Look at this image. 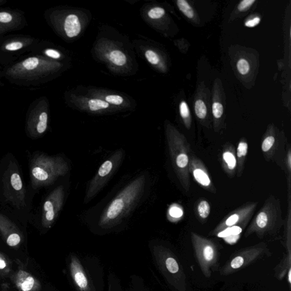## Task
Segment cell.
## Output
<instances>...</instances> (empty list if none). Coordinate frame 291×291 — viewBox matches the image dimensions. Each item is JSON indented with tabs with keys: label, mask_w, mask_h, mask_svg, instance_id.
<instances>
[{
	"label": "cell",
	"mask_w": 291,
	"mask_h": 291,
	"mask_svg": "<svg viewBox=\"0 0 291 291\" xmlns=\"http://www.w3.org/2000/svg\"><path fill=\"white\" fill-rule=\"evenodd\" d=\"M179 112L180 116L183 120L186 128L190 129L192 119L187 103L185 101L181 102L179 105Z\"/></svg>",
	"instance_id": "cb8c5ba5"
},
{
	"label": "cell",
	"mask_w": 291,
	"mask_h": 291,
	"mask_svg": "<svg viewBox=\"0 0 291 291\" xmlns=\"http://www.w3.org/2000/svg\"><path fill=\"white\" fill-rule=\"evenodd\" d=\"M64 188L60 185L49 195L43 204L42 224L43 227L50 228L55 222L63 206Z\"/></svg>",
	"instance_id": "4fadbf2b"
},
{
	"label": "cell",
	"mask_w": 291,
	"mask_h": 291,
	"mask_svg": "<svg viewBox=\"0 0 291 291\" xmlns=\"http://www.w3.org/2000/svg\"><path fill=\"white\" fill-rule=\"evenodd\" d=\"M108 291H150V288L143 277L136 274L130 276L128 286L124 288L119 277L110 272L108 275Z\"/></svg>",
	"instance_id": "5bb4252c"
},
{
	"label": "cell",
	"mask_w": 291,
	"mask_h": 291,
	"mask_svg": "<svg viewBox=\"0 0 291 291\" xmlns=\"http://www.w3.org/2000/svg\"><path fill=\"white\" fill-rule=\"evenodd\" d=\"M261 21V19L259 17H255L254 18L250 19L245 22V26L247 28H253L257 27Z\"/></svg>",
	"instance_id": "74e56055"
},
{
	"label": "cell",
	"mask_w": 291,
	"mask_h": 291,
	"mask_svg": "<svg viewBox=\"0 0 291 291\" xmlns=\"http://www.w3.org/2000/svg\"><path fill=\"white\" fill-rule=\"evenodd\" d=\"M243 230H244L239 227L228 228L217 234L216 237L226 238L233 236H240V234L242 233Z\"/></svg>",
	"instance_id": "4316f807"
},
{
	"label": "cell",
	"mask_w": 291,
	"mask_h": 291,
	"mask_svg": "<svg viewBox=\"0 0 291 291\" xmlns=\"http://www.w3.org/2000/svg\"><path fill=\"white\" fill-rule=\"evenodd\" d=\"M147 60L153 64H157L159 62V58L157 54L152 50H147L145 53Z\"/></svg>",
	"instance_id": "1f68e13d"
},
{
	"label": "cell",
	"mask_w": 291,
	"mask_h": 291,
	"mask_svg": "<svg viewBox=\"0 0 291 291\" xmlns=\"http://www.w3.org/2000/svg\"><path fill=\"white\" fill-rule=\"evenodd\" d=\"M195 257L204 276L210 278L212 271L218 268L220 249L218 244L211 239L192 232L190 234Z\"/></svg>",
	"instance_id": "ba28073f"
},
{
	"label": "cell",
	"mask_w": 291,
	"mask_h": 291,
	"mask_svg": "<svg viewBox=\"0 0 291 291\" xmlns=\"http://www.w3.org/2000/svg\"><path fill=\"white\" fill-rule=\"evenodd\" d=\"M250 64L248 61L244 58L238 60L237 63V69L242 75H246L250 71Z\"/></svg>",
	"instance_id": "f1b7e54d"
},
{
	"label": "cell",
	"mask_w": 291,
	"mask_h": 291,
	"mask_svg": "<svg viewBox=\"0 0 291 291\" xmlns=\"http://www.w3.org/2000/svg\"><path fill=\"white\" fill-rule=\"evenodd\" d=\"M67 270L73 291H104L105 272L95 256L71 253L67 259Z\"/></svg>",
	"instance_id": "6da1fadb"
},
{
	"label": "cell",
	"mask_w": 291,
	"mask_h": 291,
	"mask_svg": "<svg viewBox=\"0 0 291 291\" xmlns=\"http://www.w3.org/2000/svg\"><path fill=\"white\" fill-rule=\"evenodd\" d=\"M21 241L20 234H15L9 237L7 240V244L11 247L18 245Z\"/></svg>",
	"instance_id": "d6a6232c"
},
{
	"label": "cell",
	"mask_w": 291,
	"mask_h": 291,
	"mask_svg": "<svg viewBox=\"0 0 291 291\" xmlns=\"http://www.w3.org/2000/svg\"><path fill=\"white\" fill-rule=\"evenodd\" d=\"M190 174L192 173L195 180L203 187L212 193H216V189L213 183L205 164L193 154L189 162Z\"/></svg>",
	"instance_id": "9a60e30c"
},
{
	"label": "cell",
	"mask_w": 291,
	"mask_h": 291,
	"mask_svg": "<svg viewBox=\"0 0 291 291\" xmlns=\"http://www.w3.org/2000/svg\"><path fill=\"white\" fill-rule=\"evenodd\" d=\"M45 53L48 56H49V57L52 58L59 59L60 57V54H59V52L54 50H47L45 51Z\"/></svg>",
	"instance_id": "60d3db41"
},
{
	"label": "cell",
	"mask_w": 291,
	"mask_h": 291,
	"mask_svg": "<svg viewBox=\"0 0 291 291\" xmlns=\"http://www.w3.org/2000/svg\"><path fill=\"white\" fill-rule=\"evenodd\" d=\"M165 14L164 9L160 7H155L148 13V16L152 19H159L161 18Z\"/></svg>",
	"instance_id": "4dcf8cb0"
},
{
	"label": "cell",
	"mask_w": 291,
	"mask_h": 291,
	"mask_svg": "<svg viewBox=\"0 0 291 291\" xmlns=\"http://www.w3.org/2000/svg\"><path fill=\"white\" fill-rule=\"evenodd\" d=\"M195 214L198 219L202 224L205 223L211 214V206L206 200L202 199L197 203L195 207Z\"/></svg>",
	"instance_id": "44dd1931"
},
{
	"label": "cell",
	"mask_w": 291,
	"mask_h": 291,
	"mask_svg": "<svg viewBox=\"0 0 291 291\" xmlns=\"http://www.w3.org/2000/svg\"><path fill=\"white\" fill-rule=\"evenodd\" d=\"M284 224L280 200L272 195L266 200L261 209L252 220L244 236L247 238L254 234L260 240L275 237L280 233Z\"/></svg>",
	"instance_id": "277c9868"
},
{
	"label": "cell",
	"mask_w": 291,
	"mask_h": 291,
	"mask_svg": "<svg viewBox=\"0 0 291 291\" xmlns=\"http://www.w3.org/2000/svg\"><path fill=\"white\" fill-rule=\"evenodd\" d=\"M69 171L68 163L62 156L38 155L30 164V178L34 188L51 185Z\"/></svg>",
	"instance_id": "8992f818"
},
{
	"label": "cell",
	"mask_w": 291,
	"mask_h": 291,
	"mask_svg": "<svg viewBox=\"0 0 291 291\" xmlns=\"http://www.w3.org/2000/svg\"><path fill=\"white\" fill-rule=\"evenodd\" d=\"M248 148V143L246 139H242L238 143L236 153L237 175L238 177H241L244 172Z\"/></svg>",
	"instance_id": "ac0fdd59"
},
{
	"label": "cell",
	"mask_w": 291,
	"mask_h": 291,
	"mask_svg": "<svg viewBox=\"0 0 291 291\" xmlns=\"http://www.w3.org/2000/svg\"><path fill=\"white\" fill-rule=\"evenodd\" d=\"M6 267V263L4 260L0 259V269H4Z\"/></svg>",
	"instance_id": "b9f144b4"
},
{
	"label": "cell",
	"mask_w": 291,
	"mask_h": 291,
	"mask_svg": "<svg viewBox=\"0 0 291 291\" xmlns=\"http://www.w3.org/2000/svg\"><path fill=\"white\" fill-rule=\"evenodd\" d=\"M218 99H215L213 102L212 111L213 116H214L215 121V130H219V123L220 120L222 119L224 114V108L222 103Z\"/></svg>",
	"instance_id": "7402d4cb"
},
{
	"label": "cell",
	"mask_w": 291,
	"mask_h": 291,
	"mask_svg": "<svg viewBox=\"0 0 291 291\" xmlns=\"http://www.w3.org/2000/svg\"><path fill=\"white\" fill-rule=\"evenodd\" d=\"M88 104L90 110L92 111H97L103 110V109H106L110 106L107 102L99 99L90 100Z\"/></svg>",
	"instance_id": "83f0119b"
},
{
	"label": "cell",
	"mask_w": 291,
	"mask_h": 291,
	"mask_svg": "<svg viewBox=\"0 0 291 291\" xmlns=\"http://www.w3.org/2000/svg\"><path fill=\"white\" fill-rule=\"evenodd\" d=\"M166 140L173 168L182 187L187 192L190 188L189 162L193 154L189 143L172 126L166 129Z\"/></svg>",
	"instance_id": "5b68a950"
},
{
	"label": "cell",
	"mask_w": 291,
	"mask_h": 291,
	"mask_svg": "<svg viewBox=\"0 0 291 291\" xmlns=\"http://www.w3.org/2000/svg\"><path fill=\"white\" fill-rule=\"evenodd\" d=\"M275 276L278 280H283L286 276V280L290 288L291 285V255L284 254L280 261L274 268Z\"/></svg>",
	"instance_id": "e0dca14e"
},
{
	"label": "cell",
	"mask_w": 291,
	"mask_h": 291,
	"mask_svg": "<svg viewBox=\"0 0 291 291\" xmlns=\"http://www.w3.org/2000/svg\"><path fill=\"white\" fill-rule=\"evenodd\" d=\"M39 64V59L36 57L29 58L23 63L24 67L28 70H33L36 68Z\"/></svg>",
	"instance_id": "f546056e"
},
{
	"label": "cell",
	"mask_w": 291,
	"mask_h": 291,
	"mask_svg": "<svg viewBox=\"0 0 291 291\" xmlns=\"http://www.w3.org/2000/svg\"><path fill=\"white\" fill-rule=\"evenodd\" d=\"M109 59L117 66H122L127 62L125 55L119 50H114L109 54Z\"/></svg>",
	"instance_id": "d4e9b609"
},
{
	"label": "cell",
	"mask_w": 291,
	"mask_h": 291,
	"mask_svg": "<svg viewBox=\"0 0 291 291\" xmlns=\"http://www.w3.org/2000/svg\"><path fill=\"white\" fill-rule=\"evenodd\" d=\"M146 176L132 180L112 200L100 217L98 227L107 232L118 226L136 207L144 192Z\"/></svg>",
	"instance_id": "7a4b0ae2"
},
{
	"label": "cell",
	"mask_w": 291,
	"mask_h": 291,
	"mask_svg": "<svg viewBox=\"0 0 291 291\" xmlns=\"http://www.w3.org/2000/svg\"><path fill=\"white\" fill-rule=\"evenodd\" d=\"M123 156L122 150L117 151L101 165L86 188L84 201L85 203H89L101 192L119 167Z\"/></svg>",
	"instance_id": "9c48e42d"
},
{
	"label": "cell",
	"mask_w": 291,
	"mask_h": 291,
	"mask_svg": "<svg viewBox=\"0 0 291 291\" xmlns=\"http://www.w3.org/2000/svg\"><path fill=\"white\" fill-rule=\"evenodd\" d=\"M12 20V16L11 14L6 12L0 13V23H8Z\"/></svg>",
	"instance_id": "ab89813d"
},
{
	"label": "cell",
	"mask_w": 291,
	"mask_h": 291,
	"mask_svg": "<svg viewBox=\"0 0 291 291\" xmlns=\"http://www.w3.org/2000/svg\"><path fill=\"white\" fill-rule=\"evenodd\" d=\"M169 215L173 218L177 219L183 216V211L179 207H172L169 209Z\"/></svg>",
	"instance_id": "8d00e7d4"
},
{
	"label": "cell",
	"mask_w": 291,
	"mask_h": 291,
	"mask_svg": "<svg viewBox=\"0 0 291 291\" xmlns=\"http://www.w3.org/2000/svg\"><path fill=\"white\" fill-rule=\"evenodd\" d=\"M23 47V44L20 42H15L10 43L6 46V49L9 51L19 50Z\"/></svg>",
	"instance_id": "f35d334b"
},
{
	"label": "cell",
	"mask_w": 291,
	"mask_h": 291,
	"mask_svg": "<svg viewBox=\"0 0 291 291\" xmlns=\"http://www.w3.org/2000/svg\"><path fill=\"white\" fill-rule=\"evenodd\" d=\"M195 114L200 120L205 121L208 116V110L207 104L202 99L196 100L194 104Z\"/></svg>",
	"instance_id": "603a6c76"
},
{
	"label": "cell",
	"mask_w": 291,
	"mask_h": 291,
	"mask_svg": "<svg viewBox=\"0 0 291 291\" xmlns=\"http://www.w3.org/2000/svg\"><path fill=\"white\" fill-rule=\"evenodd\" d=\"M5 197L19 209L26 206V192L19 167L17 164L11 162L3 179Z\"/></svg>",
	"instance_id": "30bf717a"
},
{
	"label": "cell",
	"mask_w": 291,
	"mask_h": 291,
	"mask_svg": "<svg viewBox=\"0 0 291 291\" xmlns=\"http://www.w3.org/2000/svg\"><path fill=\"white\" fill-rule=\"evenodd\" d=\"M177 6L179 10L189 19H193L195 17V12L187 2L185 0H178Z\"/></svg>",
	"instance_id": "484cf974"
},
{
	"label": "cell",
	"mask_w": 291,
	"mask_h": 291,
	"mask_svg": "<svg viewBox=\"0 0 291 291\" xmlns=\"http://www.w3.org/2000/svg\"><path fill=\"white\" fill-rule=\"evenodd\" d=\"M258 202L246 203L230 212L216 228L209 233L210 236H217L224 230L233 227H239L245 230L253 217Z\"/></svg>",
	"instance_id": "7c38bea8"
},
{
	"label": "cell",
	"mask_w": 291,
	"mask_h": 291,
	"mask_svg": "<svg viewBox=\"0 0 291 291\" xmlns=\"http://www.w3.org/2000/svg\"><path fill=\"white\" fill-rule=\"evenodd\" d=\"M34 285V279L33 277H28L23 284H21V289L23 291H29L31 290Z\"/></svg>",
	"instance_id": "d590c367"
},
{
	"label": "cell",
	"mask_w": 291,
	"mask_h": 291,
	"mask_svg": "<svg viewBox=\"0 0 291 291\" xmlns=\"http://www.w3.org/2000/svg\"><path fill=\"white\" fill-rule=\"evenodd\" d=\"M64 30L69 38H73L79 35L81 30V25L77 16L70 15L66 17L64 23Z\"/></svg>",
	"instance_id": "ffe728a7"
},
{
	"label": "cell",
	"mask_w": 291,
	"mask_h": 291,
	"mask_svg": "<svg viewBox=\"0 0 291 291\" xmlns=\"http://www.w3.org/2000/svg\"><path fill=\"white\" fill-rule=\"evenodd\" d=\"M255 0H244L238 4L237 9L240 12H245L253 5Z\"/></svg>",
	"instance_id": "836d02e7"
},
{
	"label": "cell",
	"mask_w": 291,
	"mask_h": 291,
	"mask_svg": "<svg viewBox=\"0 0 291 291\" xmlns=\"http://www.w3.org/2000/svg\"><path fill=\"white\" fill-rule=\"evenodd\" d=\"M286 140L283 134L271 128L267 130L262 142L261 149L267 161L275 163L284 169Z\"/></svg>",
	"instance_id": "8fae6325"
},
{
	"label": "cell",
	"mask_w": 291,
	"mask_h": 291,
	"mask_svg": "<svg viewBox=\"0 0 291 291\" xmlns=\"http://www.w3.org/2000/svg\"><path fill=\"white\" fill-rule=\"evenodd\" d=\"M106 101L107 103L119 106L123 103L124 99L118 95H110L106 97Z\"/></svg>",
	"instance_id": "e575fe53"
},
{
	"label": "cell",
	"mask_w": 291,
	"mask_h": 291,
	"mask_svg": "<svg viewBox=\"0 0 291 291\" xmlns=\"http://www.w3.org/2000/svg\"><path fill=\"white\" fill-rule=\"evenodd\" d=\"M224 169L229 176L233 177L237 170V159L235 150L232 145H228L224 150L223 155Z\"/></svg>",
	"instance_id": "2e32d148"
},
{
	"label": "cell",
	"mask_w": 291,
	"mask_h": 291,
	"mask_svg": "<svg viewBox=\"0 0 291 291\" xmlns=\"http://www.w3.org/2000/svg\"><path fill=\"white\" fill-rule=\"evenodd\" d=\"M149 248L156 269L173 291L187 290L186 276L180 260L171 247L159 241L149 242Z\"/></svg>",
	"instance_id": "3957f363"
},
{
	"label": "cell",
	"mask_w": 291,
	"mask_h": 291,
	"mask_svg": "<svg viewBox=\"0 0 291 291\" xmlns=\"http://www.w3.org/2000/svg\"><path fill=\"white\" fill-rule=\"evenodd\" d=\"M284 234L283 245L286 253L291 255V195H288V213L284 220Z\"/></svg>",
	"instance_id": "d6986e66"
},
{
	"label": "cell",
	"mask_w": 291,
	"mask_h": 291,
	"mask_svg": "<svg viewBox=\"0 0 291 291\" xmlns=\"http://www.w3.org/2000/svg\"><path fill=\"white\" fill-rule=\"evenodd\" d=\"M271 255V252L266 242H262L244 247L230 255L227 262L220 269V273L223 276L233 274L260 259L270 257Z\"/></svg>",
	"instance_id": "52a82bcc"
}]
</instances>
